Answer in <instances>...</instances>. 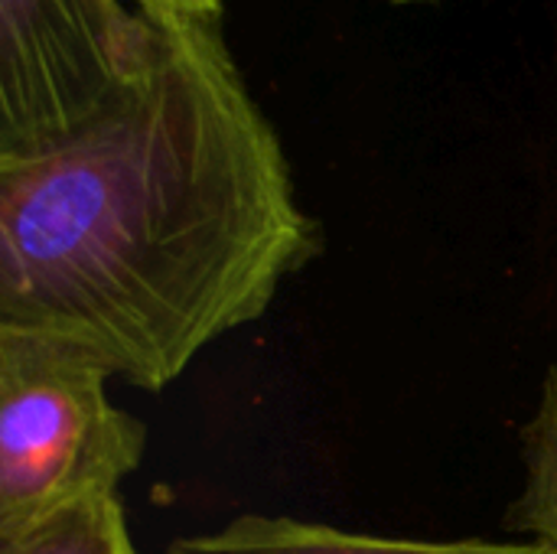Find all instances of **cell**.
Instances as JSON below:
<instances>
[{"instance_id":"6da1fadb","label":"cell","mask_w":557,"mask_h":554,"mask_svg":"<svg viewBox=\"0 0 557 554\" xmlns=\"http://www.w3.org/2000/svg\"><path fill=\"white\" fill-rule=\"evenodd\" d=\"M140 78L62 144L0 160V327L173 385L323 251L219 20L150 10Z\"/></svg>"},{"instance_id":"5b68a950","label":"cell","mask_w":557,"mask_h":554,"mask_svg":"<svg viewBox=\"0 0 557 554\" xmlns=\"http://www.w3.org/2000/svg\"><path fill=\"white\" fill-rule=\"evenodd\" d=\"M525 487L512 509V529L542 552L557 554V359L552 362L532 421L522 431Z\"/></svg>"},{"instance_id":"8992f818","label":"cell","mask_w":557,"mask_h":554,"mask_svg":"<svg viewBox=\"0 0 557 554\" xmlns=\"http://www.w3.org/2000/svg\"><path fill=\"white\" fill-rule=\"evenodd\" d=\"M0 554H137L117 496L69 506L13 539H0Z\"/></svg>"},{"instance_id":"277c9868","label":"cell","mask_w":557,"mask_h":554,"mask_svg":"<svg viewBox=\"0 0 557 554\" xmlns=\"http://www.w3.org/2000/svg\"><path fill=\"white\" fill-rule=\"evenodd\" d=\"M166 554H548L532 542H418L346 532L287 516H238L215 532L183 535Z\"/></svg>"},{"instance_id":"52a82bcc","label":"cell","mask_w":557,"mask_h":554,"mask_svg":"<svg viewBox=\"0 0 557 554\" xmlns=\"http://www.w3.org/2000/svg\"><path fill=\"white\" fill-rule=\"evenodd\" d=\"M144 10H163V13H183V16H222V0H134Z\"/></svg>"},{"instance_id":"7a4b0ae2","label":"cell","mask_w":557,"mask_h":554,"mask_svg":"<svg viewBox=\"0 0 557 554\" xmlns=\"http://www.w3.org/2000/svg\"><path fill=\"white\" fill-rule=\"evenodd\" d=\"M111 372L85 349L0 327V539L98 496H117L147 428L108 398Z\"/></svg>"},{"instance_id":"3957f363","label":"cell","mask_w":557,"mask_h":554,"mask_svg":"<svg viewBox=\"0 0 557 554\" xmlns=\"http://www.w3.org/2000/svg\"><path fill=\"white\" fill-rule=\"evenodd\" d=\"M153 20L124 0H0V160L42 153L147 69Z\"/></svg>"},{"instance_id":"ba28073f","label":"cell","mask_w":557,"mask_h":554,"mask_svg":"<svg viewBox=\"0 0 557 554\" xmlns=\"http://www.w3.org/2000/svg\"><path fill=\"white\" fill-rule=\"evenodd\" d=\"M392 3H428V0H392Z\"/></svg>"}]
</instances>
